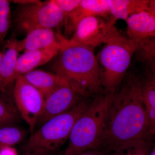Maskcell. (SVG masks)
<instances>
[{
  "label": "cell",
  "instance_id": "6da1fadb",
  "mask_svg": "<svg viewBox=\"0 0 155 155\" xmlns=\"http://www.w3.org/2000/svg\"><path fill=\"white\" fill-rule=\"evenodd\" d=\"M149 123L143 101L141 76L129 70L111 96L105 125L96 148L110 153L130 141H150Z\"/></svg>",
  "mask_w": 155,
  "mask_h": 155
},
{
  "label": "cell",
  "instance_id": "7a4b0ae2",
  "mask_svg": "<svg viewBox=\"0 0 155 155\" xmlns=\"http://www.w3.org/2000/svg\"><path fill=\"white\" fill-rule=\"evenodd\" d=\"M58 35L60 49L53 67L55 73L83 97L104 94L94 49Z\"/></svg>",
  "mask_w": 155,
  "mask_h": 155
},
{
  "label": "cell",
  "instance_id": "3957f363",
  "mask_svg": "<svg viewBox=\"0 0 155 155\" xmlns=\"http://www.w3.org/2000/svg\"><path fill=\"white\" fill-rule=\"evenodd\" d=\"M137 47L119 33L106 44L96 56L105 94L112 95L128 72Z\"/></svg>",
  "mask_w": 155,
  "mask_h": 155
},
{
  "label": "cell",
  "instance_id": "277c9868",
  "mask_svg": "<svg viewBox=\"0 0 155 155\" xmlns=\"http://www.w3.org/2000/svg\"><path fill=\"white\" fill-rule=\"evenodd\" d=\"M111 96L103 94L94 99L72 127L64 155H77L96 148L105 125Z\"/></svg>",
  "mask_w": 155,
  "mask_h": 155
},
{
  "label": "cell",
  "instance_id": "5b68a950",
  "mask_svg": "<svg viewBox=\"0 0 155 155\" xmlns=\"http://www.w3.org/2000/svg\"><path fill=\"white\" fill-rule=\"evenodd\" d=\"M90 104L82 99L71 110L45 122L31 135L24 151L35 155H48L61 147L69 140L75 122Z\"/></svg>",
  "mask_w": 155,
  "mask_h": 155
},
{
  "label": "cell",
  "instance_id": "8992f818",
  "mask_svg": "<svg viewBox=\"0 0 155 155\" xmlns=\"http://www.w3.org/2000/svg\"><path fill=\"white\" fill-rule=\"evenodd\" d=\"M64 21V13L54 0L17 4L14 18L16 30L25 34L36 28L58 27Z\"/></svg>",
  "mask_w": 155,
  "mask_h": 155
},
{
  "label": "cell",
  "instance_id": "52a82bcc",
  "mask_svg": "<svg viewBox=\"0 0 155 155\" xmlns=\"http://www.w3.org/2000/svg\"><path fill=\"white\" fill-rule=\"evenodd\" d=\"M13 93L17 109L20 116L28 124L31 135L43 110L44 96L22 75L17 76Z\"/></svg>",
  "mask_w": 155,
  "mask_h": 155
},
{
  "label": "cell",
  "instance_id": "ba28073f",
  "mask_svg": "<svg viewBox=\"0 0 155 155\" xmlns=\"http://www.w3.org/2000/svg\"><path fill=\"white\" fill-rule=\"evenodd\" d=\"M114 19L92 16L84 18L78 25L71 39L94 49L119 34Z\"/></svg>",
  "mask_w": 155,
  "mask_h": 155
},
{
  "label": "cell",
  "instance_id": "9c48e42d",
  "mask_svg": "<svg viewBox=\"0 0 155 155\" xmlns=\"http://www.w3.org/2000/svg\"><path fill=\"white\" fill-rule=\"evenodd\" d=\"M82 99L68 84H64L45 99L43 110L37 124L41 126L53 117L66 113Z\"/></svg>",
  "mask_w": 155,
  "mask_h": 155
},
{
  "label": "cell",
  "instance_id": "30bf717a",
  "mask_svg": "<svg viewBox=\"0 0 155 155\" xmlns=\"http://www.w3.org/2000/svg\"><path fill=\"white\" fill-rule=\"evenodd\" d=\"M125 21L127 38L137 47V52L144 49L155 39V16L150 11L136 13Z\"/></svg>",
  "mask_w": 155,
  "mask_h": 155
},
{
  "label": "cell",
  "instance_id": "8fae6325",
  "mask_svg": "<svg viewBox=\"0 0 155 155\" xmlns=\"http://www.w3.org/2000/svg\"><path fill=\"white\" fill-rule=\"evenodd\" d=\"M110 15L108 0H81L79 5L64 20L66 33H74L78 25L84 18L95 16L107 19Z\"/></svg>",
  "mask_w": 155,
  "mask_h": 155
},
{
  "label": "cell",
  "instance_id": "7c38bea8",
  "mask_svg": "<svg viewBox=\"0 0 155 155\" xmlns=\"http://www.w3.org/2000/svg\"><path fill=\"white\" fill-rule=\"evenodd\" d=\"M18 41L15 36H12L5 45L4 57L0 67V91H2L15 83L18 76L17 72L19 52Z\"/></svg>",
  "mask_w": 155,
  "mask_h": 155
},
{
  "label": "cell",
  "instance_id": "4fadbf2b",
  "mask_svg": "<svg viewBox=\"0 0 155 155\" xmlns=\"http://www.w3.org/2000/svg\"><path fill=\"white\" fill-rule=\"evenodd\" d=\"M60 42L51 47L25 52L17 60L18 75H23L34 70L36 67L48 63L59 54Z\"/></svg>",
  "mask_w": 155,
  "mask_h": 155
},
{
  "label": "cell",
  "instance_id": "5bb4252c",
  "mask_svg": "<svg viewBox=\"0 0 155 155\" xmlns=\"http://www.w3.org/2000/svg\"><path fill=\"white\" fill-rule=\"evenodd\" d=\"M59 43L58 33L53 28H39L30 31L23 40L18 41V48L19 52H25L51 47Z\"/></svg>",
  "mask_w": 155,
  "mask_h": 155
},
{
  "label": "cell",
  "instance_id": "9a60e30c",
  "mask_svg": "<svg viewBox=\"0 0 155 155\" xmlns=\"http://www.w3.org/2000/svg\"><path fill=\"white\" fill-rule=\"evenodd\" d=\"M22 75L27 81L43 94L45 99L57 89L67 83L55 73L53 74L41 70H33Z\"/></svg>",
  "mask_w": 155,
  "mask_h": 155
},
{
  "label": "cell",
  "instance_id": "2e32d148",
  "mask_svg": "<svg viewBox=\"0 0 155 155\" xmlns=\"http://www.w3.org/2000/svg\"><path fill=\"white\" fill-rule=\"evenodd\" d=\"M111 19L126 20L140 11H150L149 0H108Z\"/></svg>",
  "mask_w": 155,
  "mask_h": 155
},
{
  "label": "cell",
  "instance_id": "e0dca14e",
  "mask_svg": "<svg viewBox=\"0 0 155 155\" xmlns=\"http://www.w3.org/2000/svg\"><path fill=\"white\" fill-rule=\"evenodd\" d=\"M143 101L149 123L150 139L155 136V87L141 76Z\"/></svg>",
  "mask_w": 155,
  "mask_h": 155
},
{
  "label": "cell",
  "instance_id": "ac0fdd59",
  "mask_svg": "<svg viewBox=\"0 0 155 155\" xmlns=\"http://www.w3.org/2000/svg\"><path fill=\"white\" fill-rule=\"evenodd\" d=\"M152 149V145L150 141L139 140L120 145L109 155H149Z\"/></svg>",
  "mask_w": 155,
  "mask_h": 155
},
{
  "label": "cell",
  "instance_id": "d6986e66",
  "mask_svg": "<svg viewBox=\"0 0 155 155\" xmlns=\"http://www.w3.org/2000/svg\"><path fill=\"white\" fill-rule=\"evenodd\" d=\"M27 131L15 125L0 127V148L5 147H14L23 141Z\"/></svg>",
  "mask_w": 155,
  "mask_h": 155
},
{
  "label": "cell",
  "instance_id": "ffe728a7",
  "mask_svg": "<svg viewBox=\"0 0 155 155\" xmlns=\"http://www.w3.org/2000/svg\"><path fill=\"white\" fill-rule=\"evenodd\" d=\"M20 116L17 108L11 103L0 99V127L15 125Z\"/></svg>",
  "mask_w": 155,
  "mask_h": 155
},
{
  "label": "cell",
  "instance_id": "44dd1931",
  "mask_svg": "<svg viewBox=\"0 0 155 155\" xmlns=\"http://www.w3.org/2000/svg\"><path fill=\"white\" fill-rule=\"evenodd\" d=\"M11 1L0 0V44L8 33L11 23Z\"/></svg>",
  "mask_w": 155,
  "mask_h": 155
},
{
  "label": "cell",
  "instance_id": "7402d4cb",
  "mask_svg": "<svg viewBox=\"0 0 155 155\" xmlns=\"http://www.w3.org/2000/svg\"><path fill=\"white\" fill-rule=\"evenodd\" d=\"M56 4L63 11L64 20L72 11L79 5L81 0H54Z\"/></svg>",
  "mask_w": 155,
  "mask_h": 155
},
{
  "label": "cell",
  "instance_id": "603a6c76",
  "mask_svg": "<svg viewBox=\"0 0 155 155\" xmlns=\"http://www.w3.org/2000/svg\"><path fill=\"white\" fill-rule=\"evenodd\" d=\"M136 53H138L139 59L142 62L152 61L155 62V39L144 49Z\"/></svg>",
  "mask_w": 155,
  "mask_h": 155
},
{
  "label": "cell",
  "instance_id": "cb8c5ba5",
  "mask_svg": "<svg viewBox=\"0 0 155 155\" xmlns=\"http://www.w3.org/2000/svg\"><path fill=\"white\" fill-rule=\"evenodd\" d=\"M146 65L148 67L146 75L143 77L155 87V67L152 65Z\"/></svg>",
  "mask_w": 155,
  "mask_h": 155
},
{
  "label": "cell",
  "instance_id": "d4e9b609",
  "mask_svg": "<svg viewBox=\"0 0 155 155\" xmlns=\"http://www.w3.org/2000/svg\"><path fill=\"white\" fill-rule=\"evenodd\" d=\"M0 155H18L14 147H5L0 148Z\"/></svg>",
  "mask_w": 155,
  "mask_h": 155
},
{
  "label": "cell",
  "instance_id": "484cf974",
  "mask_svg": "<svg viewBox=\"0 0 155 155\" xmlns=\"http://www.w3.org/2000/svg\"><path fill=\"white\" fill-rule=\"evenodd\" d=\"M77 155H109V154L101 150L94 149L88 150Z\"/></svg>",
  "mask_w": 155,
  "mask_h": 155
},
{
  "label": "cell",
  "instance_id": "4316f807",
  "mask_svg": "<svg viewBox=\"0 0 155 155\" xmlns=\"http://www.w3.org/2000/svg\"><path fill=\"white\" fill-rule=\"evenodd\" d=\"M150 11L155 16V0H151L149 2Z\"/></svg>",
  "mask_w": 155,
  "mask_h": 155
},
{
  "label": "cell",
  "instance_id": "83f0119b",
  "mask_svg": "<svg viewBox=\"0 0 155 155\" xmlns=\"http://www.w3.org/2000/svg\"><path fill=\"white\" fill-rule=\"evenodd\" d=\"M3 57H4V53L0 51V67H1V64L2 62Z\"/></svg>",
  "mask_w": 155,
  "mask_h": 155
},
{
  "label": "cell",
  "instance_id": "f1b7e54d",
  "mask_svg": "<svg viewBox=\"0 0 155 155\" xmlns=\"http://www.w3.org/2000/svg\"><path fill=\"white\" fill-rule=\"evenodd\" d=\"M149 155H155V147L153 148Z\"/></svg>",
  "mask_w": 155,
  "mask_h": 155
},
{
  "label": "cell",
  "instance_id": "f546056e",
  "mask_svg": "<svg viewBox=\"0 0 155 155\" xmlns=\"http://www.w3.org/2000/svg\"><path fill=\"white\" fill-rule=\"evenodd\" d=\"M151 65H152V66H154V67H155V63H152L151 64Z\"/></svg>",
  "mask_w": 155,
  "mask_h": 155
},
{
  "label": "cell",
  "instance_id": "4dcf8cb0",
  "mask_svg": "<svg viewBox=\"0 0 155 155\" xmlns=\"http://www.w3.org/2000/svg\"><path fill=\"white\" fill-rule=\"evenodd\" d=\"M35 155L32 154H30V153H27L26 155Z\"/></svg>",
  "mask_w": 155,
  "mask_h": 155
},
{
  "label": "cell",
  "instance_id": "1f68e13d",
  "mask_svg": "<svg viewBox=\"0 0 155 155\" xmlns=\"http://www.w3.org/2000/svg\"><path fill=\"white\" fill-rule=\"evenodd\" d=\"M62 155H64V154Z\"/></svg>",
  "mask_w": 155,
  "mask_h": 155
}]
</instances>
